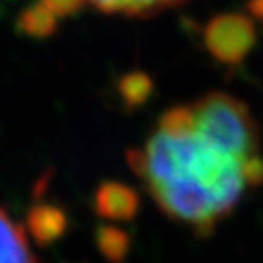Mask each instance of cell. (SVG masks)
Segmentation results:
<instances>
[{
	"label": "cell",
	"mask_w": 263,
	"mask_h": 263,
	"mask_svg": "<svg viewBox=\"0 0 263 263\" xmlns=\"http://www.w3.org/2000/svg\"><path fill=\"white\" fill-rule=\"evenodd\" d=\"M0 263H37L22 225L0 209Z\"/></svg>",
	"instance_id": "6"
},
{
	"label": "cell",
	"mask_w": 263,
	"mask_h": 263,
	"mask_svg": "<svg viewBox=\"0 0 263 263\" xmlns=\"http://www.w3.org/2000/svg\"><path fill=\"white\" fill-rule=\"evenodd\" d=\"M93 8H97L103 13H119L123 15V0H86Z\"/></svg>",
	"instance_id": "12"
},
{
	"label": "cell",
	"mask_w": 263,
	"mask_h": 263,
	"mask_svg": "<svg viewBox=\"0 0 263 263\" xmlns=\"http://www.w3.org/2000/svg\"><path fill=\"white\" fill-rule=\"evenodd\" d=\"M59 18L41 0L22 9L16 18V29L33 39H48L57 31Z\"/></svg>",
	"instance_id": "7"
},
{
	"label": "cell",
	"mask_w": 263,
	"mask_h": 263,
	"mask_svg": "<svg viewBox=\"0 0 263 263\" xmlns=\"http://www.w3.org/2000/svg\"><path fill=\"white\" fill-rule=\"evenodd\" d=\"M95 243L103 258H106L110 263H123L130 251V238L126 232L110 225L95 229Z\"/></svg>",
	"instance_id": "8"
},
{
	"label": "cell",
	"mask_w": 263,
	"mask_h": 263,
	"mask_svg": "<svg viewBox=\"0 0 263 263\" xmlns=\"http://www.w3.org/2000/svg\"><path fill=\"white\" fill-rule=\"evenodd\" d=\"M139 196L132 186L119 181H106L93 196V209L103 219L128 221L139 210Z\"/></svg>",
	"instance_id": "4"
},
{
	"label": "cell",
	"mask_w": 263,
	"mask_h": 263,
	"mask_svg": "<svg viewBox=\"0 0 263 263\" xmlns=\"http://www.w3.org/2000/svg\"><path fill=\"white\" fill-rule=\"evenodd\" d=\"M185 0H123V15L126 16H148L163 9L176 8Z\"/></svg>",
	"instance_id": "10"
},
{
	"label": "cell",
	"mask_w": 263,
	"mask_h": 263,
	"mask_svg": "<svg viewBox=\"0 0 263 263\" xmlns=\"http://www.w3.org/2000/svg\"><path fill=\"white\" fill-rule=\"evenodd\" d=\"M154 90L152 79L143 71H130L124 77L119 79L117 84V93L126 108H137L146 103L150 93Z\"/></svg>",
	"instance_id": "9"
},
{
	"label": "cell",
	"mask_w": 263,
	"mask_h": 263,
	"mask_svg": "<svg viewBox=\"0 0 263 263\" xmlns=\"http://www.w3.org/2000/svg\"><path fill=\"white\" fill-rule=\"evenodd\" d=\"M57 18L73 16L86 6V0H41Z\"/></svg>",
	"instance_id": "11"
},
{
	"label": "cell",
	"mask_w": 263,
	"mask_h": 263,
	"mask_svg": "<svg viewBox=\"0 0 263 263\" xmlns=\"http://www.w3.org/2000/svg\"><path fill=\"white\" fill-rule=\"evenodd\" d=\"M189 108L194 128L209 144L239 163H263L261 132L245 103L229 93L212 91Z\"/></svg>",
	"instance_id": "2"
},
{
	"label": "cell",
	"mask_w": 263,
	"mask_h": 263,
	"mask_svg": "<svg viewBox=\"0 0 263 263\" xmlns=\"http://www.w3.org/2000/svg\"><path fill=\"white\" fill-rule=\"evenodd\" d=\"M203 41L206 51L216 61L238 66L249 57L258 35L252 16L245 13H223L206 22Z\"/></svg>",
	"instance_id": "3"
},
{
	"label": "cell",
	"mask_w": 263,
	"mask_h": 263,
	"mask_svg": "<svg viewBox=\"0 0 263 263\" xmlns=\"http://www.w3.org/2000/svg\"><path fill=\"white\" fill-rule=\"evenodd\" d=\"M26 227L37 245L48 247L64 236L68 229V216L59 205L37 203L29 209Z\"/></svg>",
	"instance_id": "5"
},
{
	"label": "cell",
	"mask_w": 263,
	"mask_h": 263,
	"mask_svg": "<svg viewBox=\"0 0 263 263\" xmlns=\"http://www.w3.org/2000/svg\"><path fill=\"white\" fill-rule=\"evenodd\" d=\"M126 159L164 216L199 236L212 234L249 190L263 185V163H239L206 143L189 104L164 111L146 143L128 150Z\"/></svg>",
	"instance_id": "1"
}]
</instances>
